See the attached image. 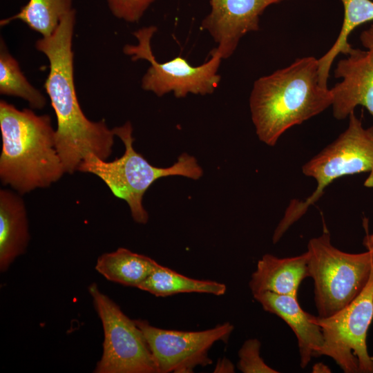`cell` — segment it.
<instances>
[{"label": "cell", "mask_w": 373, "mask_h": 373, "mask_svg": "<svg viewBox=\"0 0 373 373\" xmlns=\"http://www.w3.org/2000/svg\"><path fill=\"white\" fill-rule=\"evenodd\" d=\"M113 129L124 145V154L111 162L88 154L80 163L78 171L99 177L115 197L126 201L135 222L139 224L148 222L149 214L142 204L143 196L157 180L171 175L198 180L202 176L203 171L196 159L186 153L180 155L178 161L169 167L151 164L133 149L131 122Z\"/></svg>", "instance_id": "cell-4"}, {"label": "cell", "mask_w": 373, "mask_h": 373, "mask_svg": "<svg viewBox=\"0 0 373 373\" xmlns=\"http://www.w3.org/2000/svg\"><path fill=\"white\" fill-rule=\"evenodd\" d=\"M307 252L318 316H331L363 290L373 269L372 254L367 250L358 254L339 250L332 244L327 229L309 240Z\"/></svg>", "instance_id": "cell-6"}, {"label": "cell", "mask_w": 373, "mask_h": 373, "mask_svg": "<svg viewBox=\"0 0 373 373\" xmlns=\"http://www.w3.org/2000/svg\"><path fill=\"white\" fill-rule=\"evenodd\" d=\"M363 244L366 250L370 251L373 256V233H366L363 238Z\"/></svg>", "instance_id": "cell-24"}, {"label": "cell", "mask_w": 373, "mask_h": 373, "mask_svg": "<svg viewBox=\"0 0 373 373\" xmlns=\"http://www.w3.org/2000/svg\"><path fill=\"white\" fill-rule=\"evenodd\" d=\"M287 0H210V12L200 28L217 44L215 50L222 59L235 52L240 39L260 28V18L270 6Z\"/></svg>", "instance_id": "cell-12"}, {"label": "cell", "mask_w": 373, "mask_h": 373, "mask_svg": "<svg viewBox=\"0 0 373 373\" xmlns=\"http://www.w3.org/2000/svg\"><path fill=\"white\" fill-rule=\"evenodd\" d=\"M76 10L61 20L54 32L35 42V48L49 61L44 88L57 118L56 147L66 173L73 174L86 155L107 160L112 153L115 133L105 120L93 122L83 113L74 80L73 37Z\"/></svg>", "instance_id": "cell-1"}, {"label": "cell", "mask_w": 373, "mask_h": 373, "mask_svg": "<svg viewBox=\"0 0 373 373\" xmlns=\"http://www.w3.org/2000/svg\"><path fill=\"white\" fill-rule=\"evenodd\" d=\"M348 117L347 128L303 166V174L316 181V188L305 200L295 199L289 204L274 233V243L321 198L325 188L335 180L370 173L365 185L373 186V126L365 128L354 112Z\"/></svg>", "instance_id": "cell-5"}, {"label": "cell", "mask_w": 373, "mask_h": 373, "mask_svg": "<svg viewBox=\"0 0 373 373\" xmlns=\"http://www.w3.org/2000/svg\"><path fill=\"white\" fill-rule=\"evenodd\" d=\"M372 319L373 269L366 286L349 305L331 316H314L323 336L318 356L332 358L345 373H373L367 346Z\"/></svg>", "instance_id": "cell-8"}, {"label": "cell", "mask_w": 373, "mask_h": 373, "mask_svg": "<svg viewBox=\"0 0 373 373\" xmlns=\"http://www.w3.org/2000/svg\"><path fill=\"white\" fill-rule=\"evenodd\" d=\"M142 331L157 373H191L212 363L209 351L218 341L227 342L234 327L229 322L202 331L161 329L145 320H135Z\"/></svg>", "instance_id": "cell-10"}, {"label": "cell", "mask_w": 373, "mask_h": 373, "mask_svg": "<svg viewBox=\"0 0 373 373\" xmlns=\"http://www.w3.org/2000/svg\"><path fill=\"white\" fill-rule=\"evenodd\" d=\"M0 179L21 195L47 188L66 173L49 115L0 101Z\"/></svg>", "instance_id": "cell-3"}, {"label": "cell", "mask_w": 373, "mask_h": 373, "mask_svg": "<svg viewBox=\"0 0 373 373\" xmlns=\"http://www.w3.org/2000/svg\"><path fill=\"white\" fill-rule=\"evenodd\" d=\"M157 30L155 26L138 29L133 32L138 44H126L123 48L124 53L130 56L132 61L144 59L150 63L142 78V88L157 97L173 92L177 98L185 97L189 93L202 95L213 93L220 82L218 71L222 59L215 48L209 53L210 59L198 66H192L181 56L160 63L151 46V40Z\"/></svg>", "instance_id": "cell-7"}, {"label": "cell", "mask_w": 373, "mask_h": 373, "mask_svg": "<svg viewBox=\"0 0 373 373\" xmlns=\"http://www.w3.org/2000/svg\"><path fill=\"white\" fill-rule=\"evenodd\" d=\"M138 289L156 296L166 297L180 293H205L221 296L225 294L227 287L216 281L189 278L157 264Z\"/></svg>", "instance_id": "cell-17"}, {"label": "cell", "mask_w": 373, "mask_h": 373, "mask_svg": "<svg viewBox=\"0 0 373 373\" xmlns=\"http://www.w3.org/2000/svg\"><path fill=\"white\" fill-rule=\"evenodd\" d=\"M264 310L283 319L295 334L300 356V366L305 368L313 356H318L323 344L321 327L313 316L300 306L297 297L264 291L253 295Z\"/></svg>", "instance_id": "cell-13"}, {"label": "cell", "mask_w": 373, "mask_h": 373, "mask_svg": "<svg viewBox=\"0 0 373 373\" xmlns=\"http://www.w3.org/2000/svg\"><path fill=\"white\" fill-rule=\"evenodd\" d=\"M0 93L20 97L27 101L32 109L41 110L46 104L45 96L28 81L2 39L0 42Z\"/></svg>", "instance_id": "cell-20"}, {"label": "cell", "mask_w": 373, "mask_h": 373, "mask_svg": "<svg viewBox=\"0 0 373 373\" xmlns=\"http://www.w3.org/2000/svg\"><path fill=\"white\" fill-rule=\"evenodd\" d=\"M309 277L308 254L289 258L265 254L258 261L249 285L252 294L270 291L297 297L300 283Z\"/></svg>", "instance_id": "cell-14"}, {"label": "cell", "mask_w": 373, "mask_h": 373, "mask_svg": "<svg viewBox=\"0 0 373 373\" xmlns=\"http://www.w3.org/2000/svg\"><path fill=\"white\" fill-rule=\"evenodd\" d=\"M332 100L331 88L320 82L318 59L298 58L254 82L249 107L256 135L273 146L288 129L332 106Z\"/></svg>", "instance_id": "cell-2"}, {"label": "cell", "mask_w": 373, "mask_h": 373, "mask_svg": "<svg viewBox=\"0 0 373 373\" xmlns=\"http://www.w3.org/2000/svg\"><path fill=\"white\" fill-rule=\"evenodd\" d=\"M17 191L0 190V271L26 252L30 238L26 205Z\"/></svg>", "instance_id": "cell-15"}, {"label": "cell", "mask_w": 373, "mask_h": 373, "mask_svg": "<svg viewBox=\"0 0 373 373\" xmlns=\"http://www.w3.org/2000/svg\"><path fill=\"white\" fill-rule=\"evenodd\" d=\"M214 372H234L235 367L233 364L227 358H223L218 359Z\"/></svg>", "instance_id": "cell-23"}, {"label": "cell", "mask_w": 373, "mask_h": 373, "mask_svg": "<svg viewBox=\"0 0 373 373\" xmlns=\"http://www.w3.org/2000/svg\"><path fill=\"white\" fill-rule=\"evenodd\" d=\"M88 292L104 329L103 352L95 373H157L144 335L135 320L102 293L95 283Z\"/></svg>", "instance_id": "cell-9"}, {"label": "cell", "mask_w": 373, "mask_h": 373, "mask_svg": "<svg viewBox=\"0 0 373 373\" xmlns=\"http://www.w3.org/2000/svg\"><path fill=\"white\" fill-rule=\"evenodd\" d=\"M260 342L256 338L247 340L238 352V368L243 373H277L260 354Z\"/></svg>", "instance_id": "cell-21"}, {"label": "cell", "mask_w": 373, "mask_h": 373, "mask_svg": "<svg viewBox=\"0 0 373 373\" xmlns=\"http://www.w3.org/2000/svg\"><path fill=\"white\" fill-rule=\"evenodd\" d=\"M373 1V0H372Z\"/></svg>", "instance_id": "cell-26"}, {"label": "cell", "mask_w": 373, "mask_h": 373, "mask_svg": "<svg viewBox=\"0 0 373 373\" xmlns=\"http://www.w3.org/2000/svg\"><path fill=\"white\" fill-rule=\"evenodd\" d=\"M360 40L365 50L353 48L334 70V77L342 79L331 88L338 120L349 117L358 106L373 117V24L361 32Z\"/></svg>", "instance_id": "cell-11"}, {"label": "cell", "mask_w": 373, "mask_h": 373, "mask_svg": "<svg viewBox=\"0 0 373 373\" xmlns=\"http://www.w3.org/2000/svg\"><path fill=\"white\" fill-rule=\"evenodd\" d=\"M73 0H29L19 12L1 19V26L20 20L43 37L51 35L62 18L70 12Z\"/></svg>", "instance_id": "cell-19"}, {"label": "cell", "mask_w": 373, "mask_h": 373, "mask_svg": "<svg viewBox=\"0 0 373 373\" xmlns=\"http://www.w3.org/2000/svg\"><path fill=\"white\" fill-rule=\"evenodd\" d=\"M313 372H330V370L323 363H317L313 367Z\"/></svg>", "instance_id": "cell-25"}, {"label": "cell", "mask_w": 373, "mask_h": 373, "mask_svg": "<svg viewBox=\"0 0 373 373\" xmlns=\"http://www.w3.org/2000/svg\"><path fill=\"white\" fill-rule=\"evenodd\" d=\"M157 264L146 256L120 247L99 256L95 269L109 281L138 288Z\"/></svg>", "instance_id": "cell-16"}, {"label": "cell", "mask_w": 373, "mask_h": 373, "mask_svg": "<svg viewBox=\"0 0 373 373\" xmlns=\"http://www.w3.org/2000/svg\"><path fill=\"white\" fill-rule=\"evenodd\" d=\"M344 17L340 32L332 47L318 59L320 82L327 87L332 65L341 53L347 55L353 48L348 41L351 32L358 26L373 21L372 0H341Z\"/></svg>", "instance_id": "cell-18"}, {"label": "cell", "mask_w": 373, "mask_h": 373, "mask_svg": "<svg viewBox=\"0 0 373 373\" xmlns=\"http://www.w3.org/2000/svg\"><path fill=\"white\" fill-rule=\"evenodd\" d=\"M155 0H106L111 14L128 23L138 22Z\"/></svg>", "instance_id": "cell-22"}]
</instances>
